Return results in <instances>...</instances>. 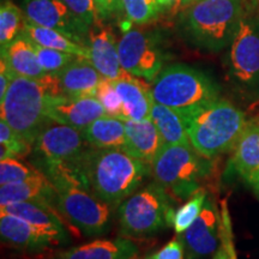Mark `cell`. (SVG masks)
Returning a JSON list of instances; mask_svg holds the SVG:
<instances>
[{
	"label": "cell",
	"mask_w": 259,
	"mask_h": 259,
	"mask_svg": "<svg viewBox=\"0 0 259 259\" xmlns=\"http://www.w3.org/2000/svg\"><path fill=\"white\" fill-rule=\"evenodd\" d=\"M90 192L112 205H119L150 176V166L122 148L90 147L77 160Z\"/></svg>",
	"instance_id": "cell-1"
},
{
	"label": "cell",
	"mask_w": 259,
	"mask_h": 259,
	"mask_svg": "<svg viewBox=\"0 0 259 259\" xmlns=\"http://www.w3.org/2000/svg\"><path fill=\"white\" fill-rule=\"evenodd\" d=\"M244 18V0H197L180 16L183 36L194 47L220 52L229 47Z\"/></svg>",
	"instance_id": "cell-2"
},
{
	"label": "cell",
	"mask_w": 259,
	"mask_h": 259,
	"mask_svg": "<svg viewBox=\"0 0 259 259\" xmlns=\"http://www.w3.org/2000/svg\"><path fill=\"white\" fill-rule=\"evenodd\" d=\"M247 125L244 112L220 99L187 118L191 144L206 158L233 150Z\"/></svg>",
	"instance_id": "cell-3"
},
{
	"label": "cell",
	"mask_w": 259,
	"mask_h": 259,
	"mask_svg": "<svg viewBox=\"0 0 259 259\" xmlns=\"http://www.w3.org/2000/svg\"><path fill=\"white\" fill-rule=\"evenodd\" d=\"M154 101L174 109L187 118L219 100L220 90L200 70L185 64L164 67L151 83Z\"/></svg>",
	"instance_id": "cell-4"
},
{
	"label": "cell",
	"mask_w": 259,
	"mask_h": 259,
	"mask_svg": "<svg viewBox=\"0 0 259 259\" xmlns=\"http://www.w3.org/2000/svg\"><path fill=\"white\" fill-rule=\"evenodd\" d=\"M174 212L169 192L156 181L135 191L116 209L121 236L128 239L149 238L173 226Z\"/></svg>",
	"instance_id": "cell-5"
},
{
	"label": "cell",
	"mask_w": 259,
	"mask_h": 259,
	"mask_svg": "<svg viewBox=\"0 0 259 259\" xmlns=\"http://www.w3.org/2000/svg\"><path fill=\"white\" fill-rule=\"evenodd\" d=\"M51 93L45 80L15 76L3 101L2 119L28 143H32L45 126L52 121L47 115Z\"/></svg>",
	"instance_id": "cell-6"
},
{
	"label": "cell",
	"mask_w": 259,
	"mask_h": 259,
	"mask_svg": "<svg viewBox=\"0 0 259 259\" xmlns=\"http://www.w3.org/2000/svg\"><path fill=\"white\" fill-rule=\"evenodd\" d=\"M52 185L57 192L54 209L73 231L87 238L101 236L109 231L115 205L76 184L56 183Z\"/></svg>",
	"instance_id": "cell-7"
},
{
	"label": "cell",
	"mask_w": 259,
	"mask_h": 259,
	"mask_svg": "<svg viewBox=\"0 0 259 259\" xmlns=\"http://www.w3.org/2000/svg\"><path fill=\"white\" fill-rule=\"evenodd\" d=\"M206 157L192 144L164 145L150 164V177L178 198H187L199 190L208 173Z\"/></svg>",
	"instance_id": "cell-8"
},
{
	"label": "cell",
	"mask_w": 259,
	"mask_h": 259,
	"mask_svg": "<svg viewBox=\"0 0 259 259\" xmlns=\"http://www.w3.org/2000/svg\"><path fill=\"white\" fill-rule=\"evenodd\" d=\"M228 78L245 96H259V22L242 18L227 57Z\"/></svg>",
	"instance_id": "cell-9"
},
{
	"label": "cell",
	"mask_w": 259,
	"mask_h": 259,
	"mask_svg": "<svg viewBox=\"0 0 259 259\" xmlns=\"http://www.w3.org/2000/svg\"><path fill=\"white\" fill-rule=\"evenodd\" d=\"M121 66L132 76L154 82L163 70L166 53L158 35L142 29H130L118 41Z\"/></svg>",
	"instance_id": "cell-10"
},
{
	"label": "cell",
	"mask_w": 259,
	"mask_h": 259,
	"mask_svg": "<svg viewBox=\"0 0 259 259\" xmlns=\"http://www.w3.org/2000/svg\"><path fill=\"white\" fill-rule=\"evenodd\" d=\"M89 148L82 130L51 121L32 143L29 156H31V164L37 162H69L77 160Z\"/></svg>",
	"instance_id": "cell-11"
},
{
	"label": "cell",
	"mask_w": 259,
	"mask_h": 259,
	"mask_svg": "<svg viewBox=\"0 0 259 259\" xmlns=\"http://www.w3.org/2000/svg\"><path fill=\"white\" fill-rule=\"evenodd\" d=\"M22 10L29 23L56 29L87 46L90 28L74 17L61 0H23Z\"/></svg>",
	"instance_id": "cell-12"
},
{
	"label": "cell",
	"mask_w": 259,
	"mask_h": 259,
	"mask_svg": "<svg viewBox=\"0 0 259 259\" xmlns=\"http://www.w3.org/2000/svg\"><path fill=\"white\" fill-rule=\"evenodd\" d=\"M222 221L211 199H206L202 212L189 229L178 234L185 247L186 259H204L218 251Z\"/></svg>",
	"instance_id": "cell-13"
},
{
	"label": "cell",
	"mask_w": 259,
	"mask_h": 259,
	"mask_svg": "<svg viewBox=\"0 0 259 259\" xmlns=\"http://www.w3.org/2000/svg\"><path fill=\"white\" fill-rule=\"evenodd\" d=\"M106 112L96 96L50 95L47 115L57 124L83 130L105 115Z\"/></svg>",
	"instance_id": "cell-14"
},
{
	"label": "cell",
	"mask_w": 259,
	"mask_h": 259,
	"mask_svg": "<svg viewBox=\"0 0 259 259\" xmlns=\"http://www.w3.org/2000/svg\"><path fill=\"white\" fill-rule=\"evenodd\" d=\"M87 46L89 48V60L103 78L118 80L131 74L121 66L118 42L112 29L102 25L100 21L90 27Z\"/></svg>",
	"instance_id": "cell-15"
},
{
	"label": "cell",
	"mask_w": 259,
	"mask_h": 259,
	"mask_svg": "<svg viewBox=\"0 0 259 259\" xmlns=\"http://www.w3.org/2000/svg\"><path fill=\"white\" fill-rule=\"evenodd\" d=\"M0 235L5 245L27 252H42L60 244L25 220L6 212L0 215Z\"/></svg>",
	"instance_id": "cell-16"
},
{
	"label": "cell",
	"mask_w": 259,
	"mask_h": 259,
	"mask_svg": "<svg viewBox=\"0 0 259 259\" xmlns=\"http://www.w3.org/2000/svg\"><path fill=\"white\" fill-rule=\"evenodd\" d=\"M164 147L160 132L151 120H125V144L122 149L150 166Z\"/></svg>",
	"instance_id": "cell-17"
},
{
	"label": "cell",
	"mask_w": 259,
	"mask_h": 259,
	"mask_svg": "<svg viewBox=\"0 0 259 259\" xmlns=\"http://www.w3.org/2000/svg\"><path fill=\"white\" fill-rule=\"evenodd\" d=\"M60 95L96 96L97 88L103 79L92 61L78 57L64 70L56 73Z\"/></svg>",
	"instance_id": "cell-18"
},
{
	"label": "cell",
	"mask_w": 259,
	"mask_h": 259,
	"mask_svg": "<svg viewBox=\"0 0 259 259\" xmlns=\"http://www.w3.org/2000/svg\"><path fill=\"white\" fill-rule=\"evenodd\" d=\"M0 211L18 216L30 225L37 227L41 231L57 239L60 244L67 240V233L65 222L60 215L52 206L35 202L15 203L10 205L0 206Z\"/></svg>",
	"instance_id": "cell-19"
},
{
	"label": "cell",
	"mask_w": 259,
	"mask_h": 259,
	"mask_svg": "<svg viewBox=\"0 0 259 259\" xmlns=\"http://www.w3.org/2000/svg\"><path fill=\"white\" fill-rule=\"evenodd\" d=\"M138 246L131 239L120 236L99 239L58 254L57 259H136Z\"/></svg>",
	"instance_id": "cell-20"
},
{
	"label": "cell",
	"mask_w": 259,
	"mask_h": 259,
	"mask_svg": "<svg viewBox=\"0 0 259 259\" xmlns=\"http://www.w3.org/2000/svg\"><path fill=\"white\" fill-rule=\"evenodd\" d=\"M2 60L5 61L15 76L41 79L47 74L38 61L34 42L23 31L8 47L2 50Z\"/></svg>",
	"instance_id": "cell-21"
},
{
	"label": "cell",
	"mask_w": 259,
	"mask_h": 259,
	"mask_svg": "<svg viewBox=\"0 0 259 259\" xmlns=\"http://www.w3.org/2000/svg\"><path fill=\"white\" fill-rule=\"evenodd\" d=\"M122 102V120H143L150 118L151 96L147 84L130 74L122 79L113 80Z\"/></svg>",
	"instance_id": "cell-22"
},
{
	"label": "cell",
	"mask_w": 259,
	"mask_h": 259,
	"mask_svg": "<svg viewBox=\"0 0 259 259\" xmlns=\"http://www.w3.org/2000/svg\"><path fill=\"white\" fill-rule=\"evenodd\" d=\"M56 196L57 192L54 186L41 173V176L31 180L0 186V206L15 203L35 202L54 209Z\"/></svg>",
	"instance_id": "cell-23"
},
{
	"label": "cell",
	"mask_w": 259,
	"mask_h": 259,
	"mask_svg": "<svg viewBox=\"0 0 259 259\" xmlns=\"http://www.w3.org/2000/svg\"><path fill=\"white\" fill-rule=\"evenodd\" d=\"M232 156V168L247 183L259 174V124L250 122L238 143Z\"/></svg>",
	"instance_id": "cell-24"
},
{
	"label": "cell",
	"mask_w": 259,
	"mask_h": 259,
	"mask_svg": "<svg viewBox=\"0 0 259 259\" xmlns=\"http://www.w3.org/2000/svg\"><path fill=\"white\" fill-rule=\"evenodd\" d=\"M150 118L156 125L164 145L190 144L185 116L156 101L151 103Z\"/></svg>",
	"instance_id": "cell-25"
},
{
	"label": "cell",
	"mask_w": 259,
	"mask_h": 259,
	"mask_svg": "<svg viewBox=\"0 0 259 259\" xmlns=\"http://www.w3.org/2000/svg\"><path fill=\"white\" fill-rule=\"evenodd\" d=\"M83 136L95 149H118L125 144V120L102 115L83 130Z\"/></svg>",
	"instance_id": "cell-26"
},
{
	"label": "cell",
	"mask_w": 259,
	"mask_h": 259,
	"mask_svg": "<svg viewBox=\"0 0 259 259\" xmlns=\"http://www.w3.org/2000/svg\"><path fill=\"white\" fill-rule=\"evenodd\" d=\"M23 32L32 42L40 45L42 47L52 48L65 53L74 54L77 57L89 59V48L85 45L72 40V38L56 30V29L40 27L25 21Z\"/></svg>",
	"instance_id": "cell-27"
},
{
	"label": "cell",
	"mask_w": 259,
	"mask_h": 259,
	"mask_svg": "<svg viewBox=\"0 0 259 259\" xmlns=\"http://www.w3.org/2000/svg\"><path fill=\"white\" fill-rule=\"evenodd\" d=\"M23 10L10 0H4L0 6V47L4 50L23 31L25 21Z\"/></svg>",
	"instance_id": "cell-28"
},
{
	"label": "cell",
	"mask_w": 259,
	"mask_h": 259,
	"mask_svg": "<svg viewBox=\"0 0 259 259\" xmlns=\"http://www.w3.org/2000/svg\"><path fill=\"white\" fill-rule=\"evenodd\" d=\"M206 202V192L202 189L196 191L190 199L178 208L174 212L173 227L177 234H183L186 229H189L192 223L202 212L204 204Z\"/></svg>",
	"instance_id": "cell-29"
},
{
	"label": "cell",
	"mask_w": 259,
	"mask_h": 259,
	"mask_svg": "<svg viewBox=\"0 0 259 259\" xmlns=\"http://www.w3.org/2000/svg\"><path fill=\"white\" fill-rule=\"evenodd\" d=\"M32 145L19 137L4 119L0 120V160L9 157H27L31 154Z\"/></svg>",
	"instance_id": "cell-30"
},
{
	"label": "cell",
	"mask_w": 259,
	"mask_h": 259,
	"mask_svg": "<svg viewBox=\"0 0 259 259\" xmlns=\"http://www.w3.org/2000/svg\"><path fill=\"white\" fill-rule=\"evenodd\" d=\"M41 173L34 166H29L19 161L17 157L0 160V185L18 184L34 179Z\"/></svg>",
	"instance_id": "cell-31"
},
{
	"label": "cell",
	"mask_w": 259,
	"mask_h": 259,
	"mask_svg": "<svg viewBox=\"0 0 259 259\" xmlns=\"http://www.w3.org/2000/svg\"><path fill=\"white\" fill-rule=\"evenodd\" d=\"M120 6L128 21L136 24H147L157 17L161 10L158 0H120Z\"/></svg>",
	"instance_id": "cell-32"
},
{
	"label": "cell",
	"mask_w": 259,
	"mask_h": 259,
	"mask_svg": "<svg viewBox=\"0 0 259 259\" xmlns=\"http://www.w3.org/2000/svg\"><path fill=\"white\" fill-rule=\"evenodd\" d=\"M34 48L36 52L38 61H40L42 69L46 71L47 73H58L61 70H64L67 65H70L72 61L77 59V56L70 53H65L52 48L42 47L40 45L35 44Z\"/></svg>",
	"instance_id": "cell-33"
},
{
	"label": "cell",
	"mask_w": 259,
	"mask_h": 259,
	"mask_svg": "<svg viewBox=\"0 0 259 259\" xmlns=\"http://www.w3.org/2000/svg\"><path fill=\"white\" fill-rule=\"evenodd\" d=\"M96 99L101 103L107 115L121 119L122 116V102L114 83L111 79L103 78L97 88Z\"/></svg>",
	"instance_id": "cell-34"
},
{
	"label": "cell",
	"mask_w": 259,
	"mask_h": 259,
	"mask_svg": "<svg viewBox=\"0 0 259 259\" xmlns=\"http://www.w3.org/2000/svg\"><path fill=\"white\" fill-rule=\"evenodd\" d=\"M61 2L69 8L74 17L88 28L100 21L99 12H97L94 0H61Z\"/></svg>",
	"instance_id": "cell-35"
},
{
	"label": "cell",
	"mask_w": 259,
	"mask_h": 259,
	"mask_svg": "<svg viewBox=\"0 0 259 259\" xmlns=\"http://www.w3.org/2000/svg\"><path fill=\"white\" fill-rule=\"evenodd\" d=\"M185 247L183 241L179 238H174L168 244H166L160 251L151 255V259H185Z\"/></svg>",
	"instance_id": "cell-36"
},
{
	"label": "cell",
	"mask_w": 259,
	"mask_h": 259,
	"mask_svg": "<svg viewBox=\"0 0 259 259\" xmlns=\"http://www.w3.org/2000/svg\"><path fill=\"white\" fill-rule=\"evenodd\" d=\"M229 226L222 221V232H221V247L216 252L213 259H236L235 251L233 247L231 232H229Z\"/></svg>",
	"instance_id": "cell-37"
},
{
	"label": "cell",
	"mask_w": 259,
	"mask_h": 259,
	"mask_svg": "<svg viewBox=\"0 0 259 259\" xmlns=\"http://www.w3.org/2000/svg\"><path fill=\"white\" fill-rule=\"evenodd\" d=\"M96 4L100 18H108L114 14L120 6V0H94Z\"/></svg>",
	"instance_id": "cell-38"
},
{
	"label": "cell",
	"mask_w": 259,
	"mask_h": 259,
	"mask_svg": "<svg viewBox=\"0 0 259 259\" xmlns=\"http://www.w3.org/2000/svg\"><path fill=\"white\" fill-rule=\"evenodd\" d=\"M15 74L11 72L9 69L8 65L4 60L0 61V101L4 100V97L8 93L10 84H11L12 79H14Z\"/></svg>",
	"instance_id": "cell-39"
},
{
	"label": "cell",
	"mask_w": 259,
	"mask_h": 259,
	"mask_svg": "<svg viewBox=\"0 0 259 259\" xmlns=\"http://www.w3.org/2000/svg\"><path fill=\"white\" fill-rule=\"evenodd\" d=\"M248 184H250V185L253 187L254 192H255V194H257L258 198H259V174H258L257 177H254L253 179H252Z\"/></svg>",
	"instance_id": "cell-40"
},
{
	"label": "cell",
	"mask_w": 259,
	"mask_h": 259,
	"mask_svg": "<svg viewBox=\"0 0 259 259\" xmlns=\"http://www.w3.org/2000/svg\"><path fill=\"white\" fill-rule=\"evenodd\" d=\"M178 0H158V3H160L161 6H170L171 4H174V3H177Z\"/></svg>",
	"instance_id": "cell-41"
},
{
	"label": "cell",
	"mask_w": 259,
	"mask_h": 259,
	"mask_svg": "<svg viewBox=\"0 0 259 259\" xmlns=\"http://www.w3.org/2000/svg\"><path fill=\"white\" fill-rule=\"evenodd\" d=\"M194 2H197V0H181V3H183V4L185 6H189L191 4H193Z\"/></svg>",
	"instance_id": "cell-42"
},
{
	"label": "cell",
	"mask_w": 259,
	"mask_h": 259,
	"mask_svg": "<svg viewBox=\"0 0 259 259\" xmlns=\"http://www.w3.org/2000/svg\"><path fill=\"white\" fill-rule=\"evenodd\" d=\"M144 259H151V255H150V257H147V258H144Z\"/></svg>",
	"instance_id": "cell-43"
}]
</instances>
